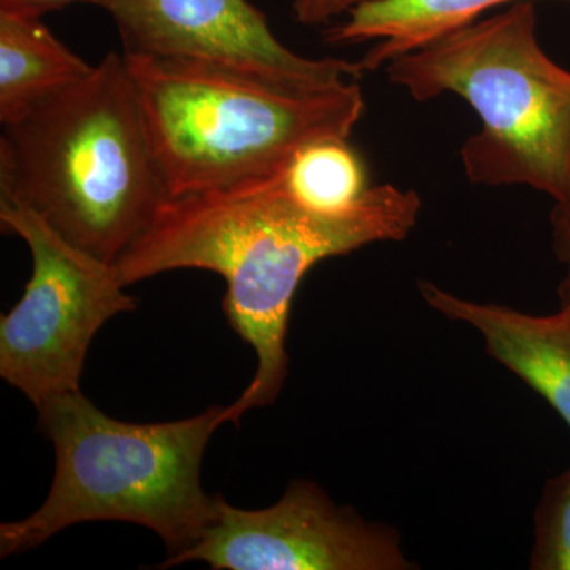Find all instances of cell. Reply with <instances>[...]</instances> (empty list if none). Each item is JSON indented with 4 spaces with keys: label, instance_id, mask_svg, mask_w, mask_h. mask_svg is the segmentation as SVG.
<instances>
[{
    "label": "cell",
    "instance_id": "cell-1",
    "mask_svg": "<svg viewBox=\"0 0 570 570\" xmlns=\"http://www.w3.org/2000/svg\"><path fill=\"white\" fill-rule=\"evenodd\" d=\"M420 212V195L395 184L370 187L347 212H316L292 195L281 174L167 202L115 265L126 285L184 268L224 277L225 317L257 355L253 381L224 407L223 422L238 423L284 387L288 318L303 277L325 258L403 242Z\"/></svg>",
    "mask_w": 570,
    "mask_h": 570
},
{
    "label": "cell",
    "instance_id": "cell-2",
    "mask_svg": "<svg viewBox=\"0 0 570 570\" xmlns=\"http://www.w3.org/2000/svg\"><path fill=\"white\" fill-rule=\"evenodd\" d=\"M0 194L116 264L170 202L124 56L2 124Z\"/></svg>",
    "mask_w": 570,
    "mask_h": 570
},
{
    "label": "cell",
    "instance_id": "cell-3",
    "mask_svg": "<svg viewBox=\"0 0 570 570\" xmlns=\"http://www.w3.org/2000/svg\"><path fill=\"white\" fill-rule=\"evenodd\" d=\"M122 56L170 200L275 178L311 142L348 140L365 115L358 81L307 91L217 63Z\"/></svg>",
    "mask_w": 570,
    "mask_h": 570
},
{
    "label": "cell",
    "instance_id": "cell-4",
    "mask_svg": "<svg viewBox=\"0 0 570 570\" xmlns=\"http://www.w3.org/2000/svg\"><path fill=\"white\" fill-rule=\"evenodd\" d=\"M56 452L50 493L39 510L0 527V554L36 549L86 521H127L164 540L170 558L193 549L217 519L219 498L202 487L200 469L223 406L167 423L110 417L81 392L37 404Z\"/></svg>",
    "mask_w": 570,
    "mask_h": 570
},
{
    "label": "cell",
    "instance_id": "cell-5",
    "mask_svg": "<svg viewBox=\"0 0 570 570\" xmlns=\"http://www.w3.org/2000/svg\"><path fill=\"white\" fill-rule=\"evenodd\" d=\"M385 69L412 99L453 94L479 116L460 149L469 181L570 197V71L540 47L534 3L452 29Z\"/></svg>",
    "mask_w": 570,
    "mask_h": 570
},
{
    "label": "cell",
    "instance_id": "cell-6",
    "mask_svg": "<svg viewBox=\"0 0 570 570\" xmlns=\"http://www.w3.org/2000/svg\"><path fill=\"white\" fill-rule=\"evenodd\" d=\"M0 223L32 255L24 295L0 318V376L37 406L80 392L94 336L137 302L115 264L71 245L18 198L0 194Z\"/></svg>",
    "mask_w": 570,
    "mask_h": 570
},
{
    "label": "cell",
    "instance_id": "cell-7",
    "mask_svg": "<svg viewBox=\"0 0 570 570\" xmlns=\"http://www.w3.org/2000/svg\"><path fill=\"white\" fill-rule=\"evenodd\" d=\"M190 561L219 570L417 569L395 528L337 505L307 480L292 482L266 509L234 508L219 498L217 519L204 538L164 568Z\"/></svg>",
    "mask_w": 570,
    "mask_h": 570
},
{
    "label": "cell",
    "instance_id": "cell-8",
    "mask_svg": "<svg viewBox=\"0 0 570 570\" xmlns=\"http://www.w3.org/2000/svg\"><path fill=\"white\" fill-rule=\"evenodd\" d=\"M108 13L122 55L217 63L307 91L365 73L360 62L288 50L249 0H111Z\"/></svg>",
    "mask_w": 570,
    "mask_h": 570
},
{
    "label": "cell",
    "instance_id": "cell-9",
    "mask_svg": "<svg viewBox=\"0 0 570 570\" xmlns=\"http://www.w3.org/2000/svg\"><path fill=\"white\" fill-rule=\"evenodd\" d=\"M420 296L442 317L471 326L499 365L542 396L570 428V316H534L497 303L463 298L422 281Z\"/></svg>",
    "mask_w": 570,
    "mask_h": 570
},
{
    "label": "cell",
    "instance_id": "cell-10",
    "mask_svg": "<svg viewBox=\"0 0 570 570\" xmlns=\"http://www.w3.org/2000/svg\"><path fill=\"white\" fill-rule=\"evenodd\" d=\"M519 2L534 0H370L330 28L325 40L333 45L371 41L373 45L360 66L373 71L397 56L419 50L442 33L479 20L487 11Z\"/></svg>",
    "mask_w": 570,
    "mask_h": 570
},
{
    "label": "cell",
    "instance_id": "cell-11",
    "mask_svg": "<svg viewBox=\"0 0 570 570\" xmlns=\"http://www.w3.org/2000/svg\"><path fill=\"white\" fill-rule=\"evenodd\" d=\"M41 18L0 11V122L91 73Z\"/></svg>",
    "mask_w": 570,
    "mask_h": 570
},
{
    "label": "cell",
    "instance_id": "cell-12",
    "mask_svg": "<svg viewBox=\"0 0 570 570\" xmlns=\"http://www.w3.org/2000/svg\"><path fill=\"white\" fill-rule=\"evenodd\" d=\"M287 189L303 205L322 213H343L370 189L362 157L348 140L311 142L283 171Z\"/></svg>",
    "mask_w": 570,
    "mask_h": 570
},
{
    "label": "cell",
    "instance_id": "cell-13",
    "mask_svg": "<svg viewBox=\"0 0 570 570\" xmlns=\"http://www.w3.org/2000/svg\"><path fill=\"white\" fill-rule=\"evenodd\" d=\"M530 569L570 570V468L543 487L535 510Z\"/></svg>",
    "mask_w": 570,
    "mask_h": 570
},
{
    "label": "cell",
    "instance_id": "cell-14",
    "mask_svg": "<svg viewBox=\"0 0 570 570\" xmlns=\"http://www.w3.org/2000/svg\"><path fill=\"white\" fill-rule=\"evenodd\" d=\"M365 2L370 0H292V13L299 24L322 26Z\"/></svg>",
    "mask_w": 570,
    "mask_h": 570
},
{
    "label": "cell",
    "instance_id": "cell-15",
    "mask_svg": "<svg viewBox=\"0 0 570 570\" xmlns=\"http://www.w3.org/2000/svg\"><path fill=\"white\" fill-rule=\"evenodd\" d=\"M111 0H0V11L21 14V17L41 18L51 11L62 10L75 3H88V6L110 9Z\"/></svg>",
    "mask_w": 570,
    "mask_h": 570
},
{
    "label": "cell",
    "instance_id": "cell-16",
    "mask_svg": "<svg viewBox=\"0 0 570 570\" xmlns=\"http://www.w3.org/2000/svg\"><path fill=\"white\" fill-rule=\"evenodd\" d=\"M550 225L554 255L566 269H570V197L554 204Z\"/></svg>",
    "mask_w": 570,
    "mask_h": 570
},
{
    "label": "cell",
    "instance_id": "cell-17",
    "mask_svg": "<svg viewBox=\"0 0 570 570\" xmlns=\"http://www.w3.org/2000/svg\"><path fill=\"white\" fill-rule=\"evenodd\" d=\"M558 298H560V309L570 316V269H566V276L558 285Z\"/></svg>",
    "mask_w": 570,
    "mask_h": 570
}]
</instances>
